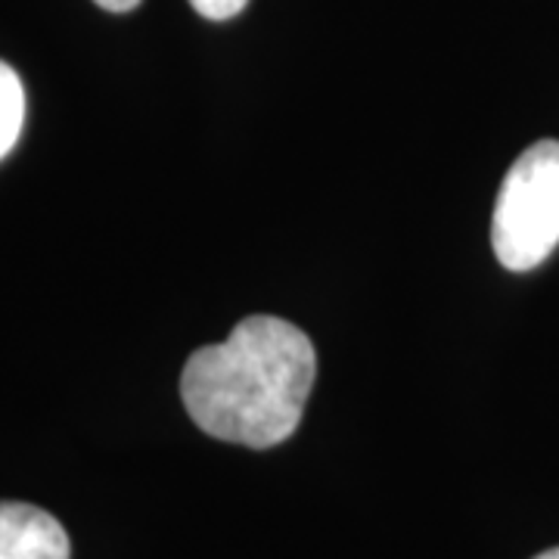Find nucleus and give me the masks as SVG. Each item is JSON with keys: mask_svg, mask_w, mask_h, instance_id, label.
<instances>
[{"mask_svg": "<svg viewBox=\"0 0 559 559\" xmlns=\"http://www.w3.org/2000/svg\"><path fill=\"white\" fill-rule=\"evenodd\" d=\"M94 3L109 10V13H131L140 7V0H94Z\"/></svg>", "mask_w": 559, "mask_h": 559, "instance_id": "obj_6", "label": "nucleus"}, {"mask_svg": "<svg viewBox=\"0 0 559 559\" xmlns=\"http://www.w3.org/2000/svg\"><path fill=\"white\" fill-rule=\"evenodd\" d=\"M69 535L47 510L0 500V559H69Z\"/></svg>", "mask_w": 559, "mask_h": 559, "instance_id": "obj_3", "label": "nucleus"}, {"mask_svg": "<svg viewBox=\"0 0 559 559\" xmlns=\"http://www.w3.org/2000/svg\"><path fill=\"white\" fill-rule=\"evenodd\" d=\"M318 355L308 333L271 314H252L227 342L197 348L180 373V399L205 436L274 448L299 429Z\"/></svg>", "mask_w": 559, "mask_h": 559, "instance_id": "obj_1", "label": "nucleus"}, {"mask_svg": "<svg viewBox=\"0 0 559 559\" xmlns=\"http://www.w3.org/2000/svg\"><path fill=\"white\" fill-rule=\"evenodd\" d=\"M491 246L507 271H532L559 246V140L528 146L500 183Z\"/></svg>", "mask_w": 559, "mask_h": 559, "instance_id": "obj_2", "label": "nucleus"}, {"mask_svg": "<svg viewBox=\"0 0 559 559\" xmlns=\"http://www.w3.org/2000/svg\"><path fill=\"white\" fill-rule=\"evenodd\" d=\"M25 124V87L13 66L0 60V159L16 146Z\"/></svg>", "mask_w": 559, "mask_h": 559, "instance_id": "obj_4", "label": "nucleus"}, {"mask_svg": "<svg viewBox=\"0 0 559 559\" xmlns=\"http://www.w3.org/2000/svg\"><path fill=\"white\" fill-rule=\"evenodd\" d=\"M246 3H249V0H190V7L200 13L202 20L212 22H224L240 16L242 10H246Z\"/></svg>", "mask_w": 559, "mask_h": 559, "instance_id": "obj_5", "label": "nucleus"}, {"mask_svg": "<svg viewBox=\"0 0 559 559\" xmlns=\"http://www.w3.org/2000/svg\"><path fill=\"white\" fill-rule=\"evenodd\" d=\"M535 559H559V547H554V550H547V554H540Z\"/></svg>", "mask_w": 559, "mask_h": 559, "instance_id": "obj_7", "label": "nucleus"}]
</instances>
